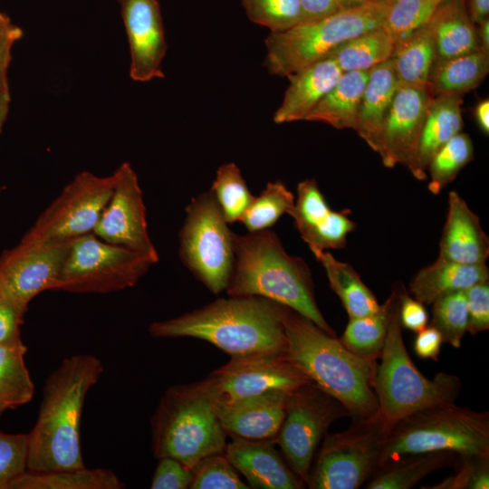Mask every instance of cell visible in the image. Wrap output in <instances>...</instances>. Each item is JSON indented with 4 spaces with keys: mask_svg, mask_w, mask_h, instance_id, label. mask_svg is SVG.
Here are the masks:
<instances>
[{
    "mask_svg": "<svg viewBox=\"0 0 489 489\" xmlns=\"http://www.w3.org/2000/svg\"><path fill=\"white\" fill-rule=\"evenodd\" d=\"M104 367L93 354L65 358L46 379L36 422L28 433L27 470L42 473L84 467L81 420L89 390Z\"/></svg>",
    "mask_w": 489,
    "mask_h": 489,
    "instance_id": "obj_1",
    "label": "cell"
},
{
    "mask_svg": "<svg viewBox=\"0 0 489 489\" xmlns=\"http://www.w3.org/2000/svg\"><path fill=\"white\" fill-rule=\"evenodd\" d=\"M287 308L260 296H229L155 321L149 332L156 338L203 340L231 357L282 354L286 348L283 318Z\"/></svg>",
    "mask_w": 489,
    "mask_h": 489,
    "instance_id": "obj_2",
    "label": "cell"
},
{
    "mask_svg": "<svg viewBox=\"0 0 489 489\" xmlns=\"http://www.w3.org/2000/svg\"><path fill=\"white\" fill-rule=\"evenodd\" d=\"M284 355L314 385L337 399L353 417L379 415L373 389L375 359L355 354L336 335L287 308Z\"/></svg>",
    "mask_w": 489,
    "mask_h": 489,
    "instance_id": "obj_3",
    "label": "cell"
},
{
    "mask_svg": "<svg viewBox=\"0 0 489 489\" xmlns=\"http://www.w3.org/2000/svg\"><path fill=\"white\" fill-rule=\"evenodd\" d=\"M234 266L225 288L228 296L267 298L336 335L317 305L308 264L289 254L274 232L264 229L234 234Z\"/></svg>",
    "mask_w": 489,
    "mask_h": 489,
    "instance_id": "obj_4",
    "label": "cell"
},
{
    "mask_svg": "<svg viewBox=\"0 0 489 489\" xmlns=\"http://www.w3.org/2000/svg\"><path fill=\"white\" fill-rule=\"evenodd\" d=\"M401 283H396L392 287L388 331L373 379L379 415L388 432L398 420L419 409L438 403L455 402L462 388L457 376L439 372L429 379L412 362L403 340L399 320Z\"/></svg>",
    "mask_w": 489,
    "mask_h": 489,
    "instance_id": "obj_5",
    "label": "cell"
},
{
    "mask_svg": "<svg viewBox=\"0 0 489 489\" xmlns=\"http://www.w3.org/2000/svg\"><path fill=\"white\" fill-rule=\"evenodd\" d=\"M152 451L193 470L204 457L224 452L226 436L204 379L176 385L162 396L151 418Z\"/></svg>",
    "mask_w": 489,
    "mask_h": 489,
    "instance_id": "obj_6",
    "label": "cell"
},
{
    "mask_svg": "<svg viewBox=\"0 0 489 489\" xmlns=\"http://www.w3.org/2000/svg\"><path fill=\"white\" fill-rule=\"evenodd\" d=\"M489 455V413L455 402L435 404L398 420L386 435L379 466L412 454Z\"/></svg>",
    "mask_w": 489,
    "mask_h": 489,
    "instance_id": "obj_7",
    "label": "cell"
},
{
    "mask_svg": "<svg viewBox=\"0 0 489 489\" xmlns=\"http://www.w3.org/2000/svg\"><path fill=\"white\" fill-rule=\"evenodd\" d=\"M388 3L367 2L319 19L302 21L265 39L264 66L282 77L327 58L343 43L382 25Z\"/></svg>",
    "mask_w": 489,
    "mask_h": 489,
    "instance_id": "obj_8",
    "label": "cell"
},
{
    "mask_svg": "<svg viewBox=\"0 0 489 489\" xmlns=\"http://www.w3.org/2000/svg\"><path fill=\"white\" fill-rule=\"evenodd\" d=\"M234 234L210 192L190 201L179 231V257L191 273L213 293L225 290L232 273Z\"/></svg>",
    "mask_w": 489,
    "mask_h": 489,
    "instance_id": "obj_9",
    "label": "cell"
},
{
    "mask_svg": "<svg viewBox=\"0 0 489 489\" xmlns=\"http://www.w3.org/2000/svg\"><path fill=\"white\" fill-rule=\"evenodd\" d=\"M155 263L93 233L71 242L55 291L109 293L134 286Z\"/></svg>",
    "mask_w": 489,
    "mask_h": 489,
    "instance_id": "obj_10",
    "label": "cell"
},
{
    "mask_svg": "<svg viewBox=\"0 0 489 489\" xmlns=\"http://www.w3.org/2000/svg\"><path fill=\"white\" fill-rule=\"evenodd\" d=\"M388 431L379 415L353 417L348 428L326 434L307 485L312 489H357L379 465Z\"/></svg>",
    "mask_w": 489,
    "mask_h": 489,
    "instance_id": "obj_11",
    "label": "cell"
},
{
    "mask_svg": "<svg viewBox=\"0 0 489 489\" xmlns=\"http://www.w3.org/2000/svg\"><path fill=\"white\" fill-rule=\"evenodd\" d=\"M114 187L112 174L82 171L62 188L21 238L38 243L69 242L92 233Z\"/></svg>",
    "mask_w": 489,
    "mask_h": 489,
    "instance_id": "obj_12",
    "label": "cell"
},
{
    "mask_svg": "<svg viewBox=\"0 0 489 489\" xmlns=\"http://www.w3.org/2000/svg\"><path fill=\"white\" fill-rule=\"evenodd\" d=\"M346 416L349 412L343 405L313 383L288 394L285 415L274 442L304 484L314 453L329 427Z\"/></svg>",
    "mask_w": 489,
    "mask_h": 489,
    "instance_id": "obj_13",
    "label": "cell"
},
{
    "mask_svg": "<svg viewBox=\"0 0 489 489\" xmlns=\"http://www.w3.org/2000/svg\"><path fill=\"white\" fill-rule=\"evenodd\" d=\"M20 240L0 256V296L26 312L44 291H55L71 242Z\"/></svg>",
    "mask_w": 489,
    "mask_h": 489,
    "instance_id": "obj_14",
    "label": "cell"
},
{
    "mask_svg": "<svg viewBox=\"0 0 489 489\" xmlns=\"http://www.w3.org/2000/svg\"><path fill=\"white\" fill-rule=\"evenodd\" d=\"M214 399L235 400L312 383L282 354L231 357L204 379Z\"/></svg>",
    "mask_w": 489,
    "mask_h": 489,
    "instance_id": "obj_15",
    "label": "cell"
},
{
    "mask_svg": "<svg viewBox=\"0 0 489 489\" xmlns=\"http://www.w3.org/2000/svg\"><path fill=\"white\" fill-rule=\"evenodd\" d=\"M114 187L93 234L100 239L135 251L151 259L159 260L150 239L146 206L139 178L128 162L112 173Z\"/></svg>",
    "mask_w": 489,
    "mask_h": 489,
    "instance_id": "obj_16",
    "label": "cell"
},
{
    "mask_svg": "<svg viewBox=\"0 0 489 489\" xmlns=\"http://www.w3.org/2000/svg\"><path fill=\"white\" fill-rule=\"evenodd\" d=\"M435 93L424 85L399 84L385 119L377 153L387 168L400 164L417 179L425 180L417 166L419 139Z\"/></svg>",
    "mask_w": 489,
    "mask_h": 489,
    "instance_id": "obj_17",
    "label": "cell"
},
{
    "mask_svg": "<svg viewBox=\"0 0 489 489\" xmlns=\"http://www.w3.org/2000/svg\"><path fill=\"white\" fill-rule=\"evenodd\" d=\"M121 16L130 52L129 75L145 82L164 78L161 62L167 43L158 0H121Z\"/></svg>",
    "mask_w": 489,
    "mask_h": 489,
    "instance_id": "obj_18",
    "label": "cell"
},
{
    "mask_svg": "<svg viewBox=\"0 0 489 489\" xmlns=\"http://www.w3.org/2000/svg\"><path fill=\"white\" fill-rule=\"evenodd\" d=\"M288 214L312 254L344 247L356 227L350 210L333 211L329 206L314 178L298 184L297 197Z\"/></svg>",
    "mask_w": 489,
    "mask_h": 489,
    "instance_id": "obj_19",
    "label": "cell"
},
{
    "mask_svg": "<svg viewBox=\"0 0 489 489\" xmlns=\"http://www.w3.org/2000/svg\"><path fill=\"white\" fill-rule=\"evenodd\" d=\"M287 392L273 390L235 399H214L216 416L234 438L273 441L283 423Z\"/></svg>",
    "mask_w": 489,
    "mask_h": 489,
    "instance_id": "obj_20",
    "label": "cell"
},
{
    "mask_svg": "<svg viewBox=\"0 0 489 489\" xmlns=\"http://www.w3.org/2000/svg\"><path fill=\"white\" fill-rule=\"evenodd\" d=\"M273 441L234 438L224 453L250 487L260 489H299L303 482L283 462Z\"/></svg>",
    "mask_w": 489,
    "mask_h": 489,
    "instance_id": "obj_21",
    "label": "cell"
},
{
    "mask_svg": "<svg viewBox=\"0 0 489 489\" xmlns=\"http://www.w3.org/2000/svg\"><path fill=\"white\" fill-rule=\"evenodd\" d=\"M447 204L438 257L464 264H486L489 239L478 216L456 191L449 193Z\"/></svg>",
    "mask_w": 489,
    "mask_h": 489,
    "instance_id": "obj_22",
    "label": "cell"
},
{
    "mask_svg": "<svg viewBox=\"0 0 489 489\" xmlns=\"http://www.w3.org/2000/svg\"><path fill=\"white\" fill-rule=\"evenodd\" d=\"M342 71L331 57L288 77L290 84L273 115L275 123L304 120L308 113L333 88Z\"/></svg>",
    "mask_w": 489,
    "mask_h": 489,
    "instance_id": "obj_23",
    "label": "cell"
},
{
    "mask_svg": "<svg viewBox=\"0 0 489 489\" xmlns=\"http://www.w3.org/2000/svg\"><path fill=\"white\" fill-rule=\"evenodd\" d=\"M399 84L392 59L369 71L355 131L375 152L378 150L385 119Z\"/></svg>",
    "mask_w": 489,
    "mask_h": 489,
    "instance_id": "obj_24",
    "label": "cell"
},
{
    "mask_svg": "<svg viewBox=\"0 0 489 489\" xmlns=\"http://www.w3.org/2000/svg\"><path fill=\"white\" fill-rule=\"evenodd\" d=\"M489 280L486 264L471 265L440 257L421 268L409 283L413 298L423 304H432L436 299Z\"/></svg>",
    "mask_w": 489,
    "mask_h": 489,
    "instance_id": "obj_25",
    "label": "cell"
},
{
    "mask_svg": "<svg viewBox=\"0 0 489 489\" xmlns=\"http://www.w3.org/2000/svg\"><path fill=\"white\" fill-rule=\"evenodd\" d=\"M427 25L434 38L436 61L456 57L478 47L477 33L464 0L441 2Z\"/></svg>",
    "mask_w": 489,
    "mask_h": 489,
    "instance_id": "obj_26",
    "label": "cell"
},
{
    "mask_svg": "<svg viewBox=\"0 0 489 489\" xmlns=\"http://www.w3.org/2000/svg\"><path fill=\"white\" fill-rule=\"evenodd\" d=\"M368 78L369 71L342 72L337 83L308 113L304 120L323 122L338 129L355 130Z\"/></svg>",
    "mask_w": 489,
    "mask_h": 489,
    "instance_id": "obj_27",
    "label": "cell"
},
{
    "mask_svg": "<svg viewBox=\"0 0 489 489\" xmlns=\"http://www.w3.org/2000/svg\"><path fill=\"white\" fill-rule=\"evenodd\" d=\"M460 94H438L429 104L422 128L418 149L417 166L427 176L429 161L448 140L461 131L463 120Z\"/></svg>",
    "mask_w": 489,
    "mask_h": 489,
    "instance_id": "obj_28",
    "label": "cell"
},
{
    "mask_svg": "<svg viewBox=\"0 0 489 489\" xmlns=\"http://www.w3.org/2000/svg\"><path fill=\"white\" fill-rule=\"evenodd\" d=\"M457 454L434 451L401 456L377 467L368 479V489H409L427 475L453 465Z\"/></svg>",
    "mask_w": 489,
    "mask_h": 489,
    "instance_id": "obj_29",
    "label": "cell"
},
{
    "mask_svg": "<svg viewBox=\"0 0 489 489\" xmlns=\"http://www.w3.org/2000/svg\"><path fill=\"white\" fill-rule=\"evenodd\" d=\"M488 72L489 52L477 47L456 57L435 61L428 82L435 95H462L476 88Z\"/></svg>",
    "mask_w": 489,
    "mask_h": 489,
    "instance_id": "obj_30",
    "label": "cell"
},
{
    "mask_svg": "<svg viewBox=\"0 0 489 489\" xmlns=\"http://www.w3.org/2000/svg\"><path fill=\"white\" fill-rule=\"evenodd\" d=\"M313 254L323 266L330 286L340 298L349 318L367 316L379 309L374 293L350 264L338 261L327 251Z\"/></svg>",
    "mask_w": 489,
    "mask_h": 489,
    "instance_id": "obj_31",
    "label": "cell"
},
{
    "mask_svg": "<svg viewBox=\"0 0 489 489\" xmlns=\"http://www.w3.org/2000/svg\"><path fill=\"white\" fill-rule=\"evenodd\" d=\"M125 484L110 469H65L35 473L26 470L9 489H121Z\"/></svg>",
    "mask_w": 489,
    "mask_h": 489,
    "instance_id": "obj_32",
    "label": "cell"
},
{
    "mask_svg": "<svg viewBox=\"0 0 489 489\" xmlns=\"http://www.w3.org/2000/svg\"><path fill=\"white\" fill-rule=\"evenodd\" d=\"M391 59L399 83L424 85L428 83L436 61L433 35L426 24L395 43Z\"/></svg>",
    "mask_w": 489,
    "mask_h": 489,
    "instance_id": "obj_33",
    "label": "cell"
},
{
    "mask_svg": "<svg viewBox=\"0 0 489 489\" xmlns=\"http://www.w3.org/2000/svg\"><path fill=\"white\" fill-rule=\"evenodd\" d=\"M394 47V40L380 26L343 43L328 57L335 61L342 72L369 71L391 59Z\"/></svg>",
    "mask_w": 489,
    "mask_h": 489,
    "instance_id": "obj_34",
    "label": "cell"
},
{
    "mask_svg": "<svg viewBox=\"0 0 489 489\" xmlns=\"http://www.w3.org/2000/svg\"><path fill=\"white\" fill-rule=\"evenodd\" d=\"M23 343L0 344V408L3 411L28 403L34 394V384L26 368Z\"/></svg>",
    "mask_w": 489,
    "mask_h": 489,
    "instance_id": "obj_35",
    "label": "cell"
},
{
    "mask_svg": "<svg viewBox=\"0 0 489 489\" xmlns=\"http://www.w3.org/2000/svg\"><path fill=\"white\" fill-rule=\"evenodd\" d=\"M393 294L379 309L367 316L350 318L340 342L357 355L378 360L386 339Z\"/></svg>",
    "mask_w": 489,
    "mask_h": 489,
    "instance_id": "obj_36",
    "label": "cell"
},
{
    "mask_svg": "<svg viewBox=\"0 0 489 489\" xmlns=\"http://www.w3.org/2000/svg\"><path fill=\"white\" fill-rule=\"evenodd\" d=\"M294 196L282 181L268 182L258 197H254L241 222L249 233L269 229L290 211Z\"/></svg>",
    "mask_w": 489,
    "mask_h": 489,
    "instance_id": "obj_37",
    "label": "cell"
},
{
    "mask_svg": "<svg viewBox=\"0 0 489 489\" xmlns=\"http://www.w3.org/2000/svg\"><path fill=\"white\" fill-rule=\"evenodd\" d=\"M473 158L474 146L470 137L461 132L454 136L436 152L428 163V190L433 195H438Z\"/></svg>",
    "mask_w": 489,
    "mask_h": 489,
    "instance_id": "obj_38",
    "label": "cell"
},
{
    "mask_svg": "<svg viewBox=\"0 0 489 489\" xmlns=\"http://www.w3.org/2000/svg\"><path fill=\"white\" fill-rule=\"evenodd\" d=\"M210 192L228 225L240 221L254 198L239 168L232 162L218 168Z\"/></svg>",
    "mask_w": 489,
    "mask_h": 489,
    "instance_id": "obj_39",
    "label": "cell"
},
{
    "mask_svg": "<svg viewBox=\"0 0 489 489\" xmlns=\"http://www.w3.org/2000/svg\"><path fill=\"white\" fill-rule=\"evenodd\" d=\"M430 326L436 329L443 342L460 348L467 332L468 308L465 291H457L436 299L433 303Z\"/></svg>",
    "mask_w": 489,
    "mask_h": 489,
    "instance_id": "obj_40",
    "label": "cell"
},
{
    "mask_svg": "<svg viewBox=\"0 0 489 489\" xmlns=\"http://www.w3.org/2000/svg\"><path fill=\"white\" fill-rule=\"evenodd\" d=\"M442 0H391L381 27L395 43L426 25Z\"/></svg>",
    "mask_w": 489,
    "mask_h": 489,
    "instance_id": "obj_41",
    "label": "cell"
},
{
    "mask_svg": "<svg viewBox=\"0 0 489 489\" xmlns=\"http://www.w3.org/2000/svg\"><path fill=\"white\" fill-rule=\"evenodd\" d=\"M248 18L273 33L285 31L302 21L299 0H241Z\"/></svg>",
    "mask_w": 489,
    "mask_h": 489,
    "instance_id": "obj_42",
    "label": "cell"
},
{
    "mask_svg": "<svg viewBox=\"0 0 489 489\" xmlns=\"http://www.w3.org/2000/svg\"><path fill=\"white\" fill-rule=\"evenodd\" d=\"M191 489L250 488L235 472L224 452L204 457L192 470Z\"/></svg>",
    "mask_w": 489,
    "mask_h": 489,
    "instance_id": "obj_43",
    "label": "cell"
},
{
    "mask_svg": "<svg viewBox=\"0 0 489 489\" xmlns=\"http://www.w3.org/2000/svg\"><path fill=\"white\" fill-rule=\"evenodd\" d=\"M455 473L442 482L424 489H488L489 455H457Z\"/></svg>",
    "mask_w": 489,
    "mask_h": 489,
    "instance_id": "obj_44",
    "label": "cell"
},
{
    "mask_svg": "<svg viewBox=\"0 0 489 489\" xmlns=\"http://www.w3.org/2000/svg\"><path fill=\"white\" fill-rule=\"evenodd\" d=\"M28 434L0 431V489H9L12 482L27 470Z\"/></svg>",
    "mask_w": 489,
    "mask_h": 489,
    "instance_id": "obj_45",
    "label": "cell"
},
{
    "mask_svg": "<svg viewBox=\"0 0 489 489\" xmlns=\"http://www.w3.org/2000/svg\"><path fill=\"white\" fill-rule=\"evenodd\" d=\"M193 473L179 460L165 456L158 458L150 488L152 489H186L189 488Z\"/></svg>",
    "mask_w": 489,
    "mask_h": 489,
    "instance_id": "obj_46",
    "label": "cell"
},
{
    "mask_svg": "<svg viewBox=\"0 0 489 489\" xmlns=\"http://www.w3.org/2000/svg\"><path fill=\"white\" fill-rule=\"evenodd\" d=\"M467 331L475 335L489 328V282L478 283L467 290Z\"/></svg>",
    "mask_w": 489,
    "mask_h": 489,
    "instance_id": "obj_47",
    "label": "cell"
},
{
    "mask_svg": "<svg viewBox=\"0 0 489 489\" xmlns=\"http://www.w3.org/2000/svg\"><path fill=\"white\" fill-rule=\"evenodd\" d=\"M23 30L5 14L0 18V91H9L7 71L14 44L22 38Z\"/></svg>",
    "mask_w": 489,
    "mask_h": 489,
    "instance_id": "obj_48",
    "label": "cell"
},
{
    "mask_svg": "<svg viewBox=\"0 0 489 489\" xmlns=\"http://www.w3.org/2000/svg\"><path fill=\"white\" fill-rule=\"evenodd\" d=\"M399 320L401 326L418 332L428 324V314L424 304L411 297L401 283L399 292Z\"/></svg>",
    "mask_w": 489,
    "mask_h": 489,
    "instance_id": "obj_49",
    "label": "cell"
},
{
    "mask_svg": "<svg viewBox=\"0 0 489 489\" xmlns=\"http://www.w3.org/2000/svg\"><path fill=\"white\" fill-rule=\"evenodd\" d=\"M24 313L0 296V344L13 345L23 342L20 327Z\"/></svg>",
    "mask_w": 489,
    "mask_h": 489,
    "instance_id": "obj_50",
    "label": "cell"
},
{
    "mask_svg": "<svg viewBox=\"0 0 489 489\" xmlns=\"http://www.w3.org/2000/svg\"><path fill=\"white\" fill-rule=\"evenodd\" d=\"M414 350L416 354L422 359L438 360L443 339L439 331L432 326H427L417 332Z\"/></svg>",
    "mask_w": 489,
    "mask_h": 489,
    "instance_id": "obj_51",
    "label": "cell"
},
{
    "mask_svg": "<svg viewBox=\"0 0 489 489\" xmlns=\"http://www.w3.org/2000/svg\"><path fill=\"white\" fill-rule=\"evenodd\" d=\"M302 21L319 19L337 12L340 7L336 0H299Z\"/></svg>",
    "mask_w": 489,
    "mask_h": 489,
    "instance_id": "obj_52",
    "label": "cell"
},
{
    "mask_svg": "<svg viewBox=\"0 0 489 489\" xmlns=\"http://www.w3.org/2000/svg\"><path fill=\"white\" fill-rule=\"evenodd\" d=\"M489 0H471L470 18L473 22L479 24L488 18Z\"/></svg>",
    "mask_w": 489,
    "mask_h": 489,
    "instance_id": "obj_53",
    "label": "cell"
},
{
    "mask_svg": "<svg viewBox=\"0 0 489 489\" xmlns=\"http://www.w3.org/2000/svg\"><path fill=\"white\" fill-rule=\"evenodd\" d=\"M475 117L484 133H489V101L483 100L477 103L475 110Z\"/></svg>",
    "mask_w": 489,
    "mask_h": 489,
    "instance_id": "obj_54",
    "label": "cell"
},
{
    "mask_svg": "<svg viewBox=\"0 0 489 489\" xmlns=\"http://www.w3.org/2000/svg\"><path fill=\"white\" fill-rule=\"evenodd\" d=\"M477 34L478 47L489 52V19L486 18L479 23Z\"/></svg>",
    "mask_w": 489,
    "mask_h": 489,
    "instance_id": "obj_55",
    "label": "cell"
},
{
    "mask_svg": "<svg viewBox=\"0 0 489 489\" xmlns=\"http://www.w3.org/2000/svg\"><path fill=\"white\" fill-rule=\"evenodd\" d=\"M10 102V91H0V133L8 115Z\"/></svg>",
    "mask_w": 489,
    "mask_h": 489,
    "instance_id": "obj_56",
    "label": "cell"
},
{
    "mask_svg": "<svg viewBox=\"0 0 489 489\" xmlns=\"http://www.w3.org/2000/svg\"><path fill=\"white\" fill-rule=\"evenodd\" d=\"M336 2L340 9H341V8H350V7L358 6L369 1L368 0H336Z\"/></svg>",
    "mask_w": 489,
    "mask_h": 489,
    "instance_id": "obj_57",
    "label": "cell"
},
{
    "mask_svg": "<svg viewBox=\"0 0 489 489\" xmlns=\"http://www.w3.org/2000/svg\"><path fill=\"white\" fill-rule=\"evenodd\" d=\"M374 3H389L391 0H368Z\"/></svg>",
    "mask_w": 489,
    "mask_h": 489,
    "instance_id": "obj_58",
    "label": "cell"
},
{
    "mask_svg": "<svg viewBox=\"0 0 489 489\" xmlns=\"http://www.w3.org/2000/svg\"><path fill=\"white\" fill-rule=\"evenodd\" d=\"M3 413H4V411L0 408V418H1V416H2Z\"/></svg>",
    "mask_w": 489,
    "mask_h": 489,
    "instance_id": "obj_59",
    "label": "cell"
},
{
    "mask_svg": "<svg viewBox=\"0 0 489 489\" xmlns=\"http://www.w3.org/2000/svg\"><path fill=\"white\" fill-rule=\"evenodd\" d=\"M5 14L0 12V18L4 15Z\"/></svg>",
    "mask_w": 489,
    "mask_h": 489,
    "instance_id": "obj_60",
    "label": "cell"
},
{
    "mask_svg": "<svg viewBox=\"0 0 489 489\" xmlns=\"http://www.w3.org/2000/svg\"><path fill=\"white\" fill-rule=\"evenodd\" d=\"M116 1H118L120 3L121 0H116Z\"/></svg>",
    "mask_w": 489,
    "mask_h": 489,
    "instance_id": "obj_61",
    "label": "cell"
},
{
    "mask_svg": "<svg viewBox=\"0 0 489 489\" xmlns=\"http://www.w3.org/2000/svg\"><path fill=\"white\" fill-rule=\"evenodd\" d=\"M443 1H446V0H442V2H443Z\"/></svg>",
    "mask_w": 489,
    "mask_h": 489,
    "instance_id": "obj_62",
    "label": "cell"
}]
</instances>
